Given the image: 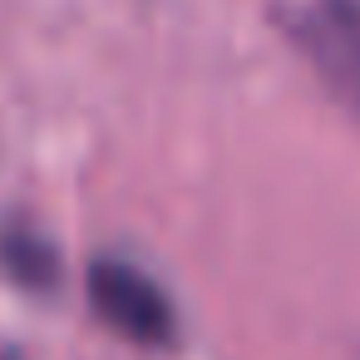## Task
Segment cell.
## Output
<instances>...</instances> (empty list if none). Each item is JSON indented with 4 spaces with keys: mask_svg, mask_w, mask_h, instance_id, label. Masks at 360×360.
<instances>
[{
    "mask_svg": "<svg viewBox=\"0 0 360 360\" xmlns=\"http://www.w3.org/2000/svg\"><path fill=\"white\" fill-rule=\"evenodd\" d=\"M89 306L104 326H114L124 340L134 345H173L178 340V311L168 301V291L134 262L119 257H99L89 262Z\"/></svg>",
    "mask_w": 360,
    "mask_h": 360,
    "instance_id": "6da1fadb",
    "label": "cell"
},
{
    "mask_svg": "<svg viewBox=\"0 0 360 360\" xmlns=\"http://www.w3.org/2000/svg\"><path fill=\"white\" fill-rule=\"evenodd\" d=\"M291 35L316 75L360 114V0H311Z\"/></svg>",
    "mask_w": 360,
    "mask_h": 360,
    "instance_id": "7a4b0ae2",
    "label": "cell"
},
{
    "mask_svg": "<svg viewBox=\"0 0 360 360\" xmlns=\"http://www.w3.org/2000/svg\"><path fill=\"white\" fill-rule=\"evenodd\" d=\"M0 266L25 291H50L60 281V252L35 227H20V222L0 227Z\"/></svg>",
    "mask_w": 360,
    "mask_h": 360,
    "instance_id": "3957f363",
    "label": "cell"
},
{
    "mask_svg": "<svg viewBox=\"0 0 360 360\" xmlns=\"http://www.w3.org/2000/svg\"><path fill=\"white\" fill-rule=\"evenodd\" d=\"M0 360H15V355H0Z\"/></svg>",
    "mask_w": 360,
    "mask_h": 360,
    "instance_id": "277c9868",
    "label": "cell"
}]
</instances>
